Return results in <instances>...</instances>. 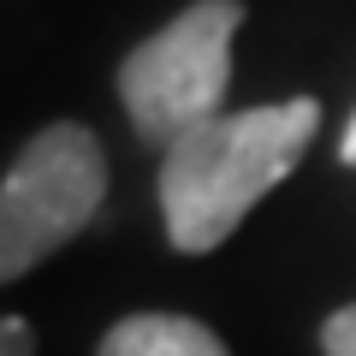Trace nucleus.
<instances>
[{"label":"nucleus","mask_w":356,"mask_h":356,"mask_svg":"<svg viewBox=\"0 0 356 356\" xmlns=\"http://www.w3.org/2000/svg\"><path fill=\"white\" fill-rule=\"evenodd\" d=\"M321 131V102L291 95L250 113H220L161 154V214L166 238L184 255H208L243 226Z\"/></svg>","instance_id":"f257e3e1"},{"label":"nucleus","mask_w":356,"mask_h":356,"mask_svg":"<svg viewBox=\"0 0 356 356\" xmlns=\"http://www.w3.org/2000/svg\"><path fill=\"white\" fill-rule=\"evenodd\" d=\"M243 6L238 0H196L172 24L143 36L119 65V102L143 143L172 149L196 125L220 119L232 83V42H238Z\"/></svg>","instance_id":"f03ea898"},{"label":"nucleus","mask_w":356,"mask_h":356,"mask_svg":"<svg viewBox=\"0 0 356 356\" xmlns=\"http://www.w3.org/2000/svg\"><path fill=\"white\" fill-rule=\"evenodd\" d=\"M102 196H107V154L95 131L77 119L36 131L0 178V285L24 280L54 250H65L102 214Z\"/></svg>","instance_id":"7ed1b4c3"},{"label":"nucleus","mask_w":356,"mask_h":356,"mask_svg":"<svg viewBox=\"0 0 356 356\" xmlns=\"http://www.w3.org/2000/svg\"><path fill=\"white\" fill-rule=\"evenodd\" d=\"M95 356H232L214 327L191 315H125L102 332Z\"/></svg>","instance_id":"20e7f679"},{"label":"nucleus","mask_w":356,"mask_h":356,"mask_svg":"<svg viewBox=\"0 0 356 356\" xmlns=\"http://www.w3.org/2000/svg\"><path fill=\"white\" fill-rule=\"evenodd\" d=\"M321 350H327V356H356V303H344L339 315H327V327H321Z\"/></svg>","instance_id":"39448f33"},{"label":"nucleus","mask_w":356,"mask_h":356,"mask_svg":"<svg viewBox=\"0 0 356 356\" xmlns=\"http://www.w3.org/2000/svg\"><path fill=\"white\" fill-rule=\"evenodd\" d=\"M0 356H36V332H30V321L0 315Z\"/></svg>","instance_id":"423d86ee"},{"label":"nucleus","mask_w":356,"mask_h":356,"mask_svg":"<svg viewBox=\"0 0 356 356\" xmlns=\"http://www.w3.org/2000/svg\"><path fill=\"white\" fill-rule=\"evenodd\" d=\"M339 154H344V161L356 166V119H350V125H344V143H339Z\"/></svg>","instance_id":"0eeeda50"}]
</instances>
